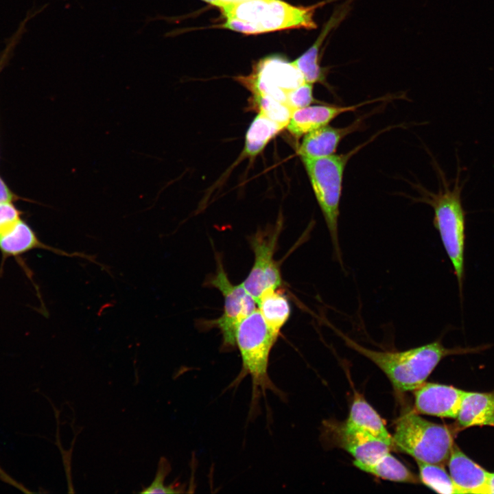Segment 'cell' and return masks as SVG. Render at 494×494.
<instances>
[{
  "label": "cell",
  "mask_w": 494,
  "mask_h": 494,
  "mask_svg": "<svg viewBox=\"0 0 494 494\" xmlns=\"http://www.w3.org/2000/svg\"><path fill=\"white\" fill-rule=\"evenodd\" d=\"M366 143H364L345 154L301 158L328 228L334 257L342 267L338 219L343 175L349 160Z\"/></svg>",
  "instance_id": "cell-5"
},
{
  "label": "cell",
  "mask_w": 494,
  "mask_h": 494,
  "mask_svg": "<svg viewBox=\"0 0 494 494\" xmlns=\"http://www.w3.org/2000/svg\"><path fill=\"white\" fill-rule=\"evenodd\" d=\"M345 423L369 433L386 443L392 449V436L387 430L383 420L375 409L357 392L355 393Z\"/></svg>",
  "instance_id": "cell-18"
},
{
  "label": "cell",
  "mask_w": 494,
  "mask_h": 494,
  "mask_svg": "<svg viewBox=\"0 0 494 494\" xmlns=\"http://www.w3.org/2000/svg\"><path fill=\"white\" fill-rule=\"evenodd\" d=\"M283 128L280 124L259 113L246 131L242 155L250 158L258 155Z\"/></svg>",
  "instance_id": "cell-21"
},
{
  "label": "cell",
  "mask_w": 494,
  "mask_h": 494,
  "mask_svg": "<svg viewBox=\"0 0 494 494\" xmlns=\"http://www.w3.org/2000/svg\"><path fill=\"white\" fill-rule=\"evenodd\" d=\"M35 248L51 250L60 255L83 258L99 265L108 272H110L105 266L95 261L94 256L80 252H67L45 244L38 239L31 227L22 220L12 230L0 236V250L5 255H19Z\"/></svg>",
  "instance_id": "cell-14"
},
{
  "label": "cell",
  "mask_w": 494,
  "mask_h": 494,
  "mask_svg": "<svg viewBox=\"0 0 494 494\" xmlns=\"http://www.w3.org/2000/svg\"><path fill=\"white\" fill-rule=\"evenodd\" d=\"M450 427L429 421L409 412L397 422L392 449L407 454L416 461L444 466L454 445Z\"/></svg>",
  "instance_id": "cell-6"
},
{
  "label": "cell",
  "mask_w": 494,
  "mask_h": 494,
  "mask_svg": "<svg viewBox=\"0 0 494 494\" xmlns=\"http://www.w3.org/2000/svg\"><path fill=\"white\" fill-rule=\"evenodd\" d=\"M25 22L21 24V26L19 28L18 32L14 34L13 38L8 43L6 47L0 54V73L5 67L8 62L9 61L14 48L16 45L23 32L24 30Z\"/></svg>",
  "instance_id": "cell-27"
},
{
  "label": "cell",
  "mask_w": 494,
  "mask_h": 494,
  "mask_svg": "<svg viewBox=\"0 0 494 494\" xmlns=\"http://www.w3.org/2000/svg\"><path fill=\"white\" fill-rule=\"evenodd\" d=\"M14 199V195L0 177V204L12 202Z\"/></svg>",
  "instance_id": "cell-28"
},
{
  "label": "cell",
  "mask_w": 494,
  "mask_h": 494,
  "mask_svg": "<svg viewBox=\"0 0 494 494\" xmlns=\"http://www.w3.org/2000/svg\"><path fill=\"white\" fill-rule=\"evenodd\" d=\"M330 326L344 340L346 345L364 355L387 376L395 389L399 392L414 390L425 382L439 362L451 355L476 353L487 348L445 347L441 341L401 351H375L366 348L348 337L331 325Z\"/></svg>",
  "instance_id": "cell-1"
},
{
  "label": "cell",
  "mask_w": 494,
  "mask_h": 494,
  "mask_svg": "<svg viewBox=\"0 0 494 494\" xmlns=\"http://www.w3.org/2000/svg\"><path fill=\"white\" fill-rule=\"evenodd\" d=\"M235 79L252 95H268L285 104L289 92L306 82L293 61L279 56L260 60L248 75Z\"/></svg>",
  "instance_id": "cell-7"
},
{
  "label": "cell",
  "mask_w": 494,
  "mask_h": 494,
  "mask_svg": "<svg viewBox=\"0 0 494 494\" xmlns=\"http://www.w3.org/2000/svg\"><path fill=\"white\" fill-rule=\"evenodd\" d=\"M381 100H384V97L346 106L309 105L294 110L287 128L291 134L296 138H299L315 129L328 125L331 121L342 113L355 111L364 105Z\"/></svg>",
  "instance_id": "cell-13"
},
{
  "label": "cell",
  "mask_w": 494,
  "mask_h": 494,
  "mask_svg": "<svg viewBox=\"0 0 494 494\" xmlns=\"http://www.w3.org/2000/svg\"><path fill=\"white\" fill-rule=\"evenodd\" d=\"M362 120H355L351 125L338 128L326 125L304 135L298 149L301 158H319L333 154L340 141L348 134L361 127Z\"/></svg>",
  "instance_id": "cell-16"
},
{
  "label": "cell",
  "mask_w": 494,
  "mask_h": 494,
  "mask_svg": "<svg viewBox=\"0 0 494 494\" xmlns=\"http://www.w3.org/2000/svg\"><path fill=\"white\" fill-rule=\"evenodd\" d=\"M336 444L348 451L354 461L370 464L390 452L391 447L383 440L345 423L331 427Z\"/></svg>",
  "instance_id": "cell-11"
},
{
  "label": "cell",
  "mask_w": 494,
  "mask_h": 494,
  "mask_svg": "<svg viewBox=\"0 0 494 494\" xmlns=\"http://www.w3.org/2000/svg\"><path fill=\"white\" fill-rule=\"evenodd\" d=\"M171 471L169 462L164 457L161 458L155 475L152 484L144 487L140 493H183V488L178 486V484L169 486L164 485V480Z\"/></svg>",
  "instance_id": "cell-24"
},
{
  "label": "cell",
  "mask_w": 494,
  "mask_h": 494,
  "mask_svg": "<svg viewBox=\"0 0 494 494\" xmlns=\"http://www.w3.org/2000/svg\"><path fill=\"white\" fill-rule=\"evenodd\" d=\"M464 392L451 386L425 382L414 390V412L456 419Z\"/></svg>",
  "instance_id": "cell-10"
},
{
  "label": "cell",
  "mask_w": 494,
  "mask_h": 494,
  "mask_svg": "<svg viewBox=\"0 0 494 494\" xmlns=\"http://www.w3.org/2000/svg\"><path fill=\"white\" fill-rule=\"evenodd\" d=\"M494 493V472L489 473L486 483V494Z\"/></svg>",
  "instance_id": "cell-29"
},
{
  "label": "cell",
  "mask_w": 494,
  "mask_h": 494,
  "mask_svg": "<svg viewBox=\"0 0 494 494\" xmlns=\"http://www.w3.org/2000/svg\"><path fill=\"white\" fill-rule=\"evenodd\" d=\"M281 231L280 222L269 229L258 231L249 237L255 259L242 284L256 302L263 293L280 288L283 284L280 266L274 259Z\"/></svg>",
  "instance_id": "cell-8"
},
{
  "label": "cell",
  "mask_w": 494,
  "mask_h": 494,
  "mask_svg": "<svg viewBox=\"0 0 494 494\" xmlns=\"http://www.w3.org/2000/svg\"><path fill=\"white\" fill-rule=\"evenodd\" d=\"M257 309L268 328L279 336L291 315V305L280 289L265 292L256 302Z\"/></svg>",
  "instance_id": "cell-19"
},
{
  "label": "cell",
  "mask_w": 494,
  "mask_h": 494,
  "mask_svg": "<svg viewBox=\"0 0 494 494\" xmlns=\"http://www.w3.org/2000/svg\"><path fill=\"white\" fill-rule=\"evenodd\" d=\"M21 220L19 211L12 202L0 204V236L12 230Z\"/></svg>",
  "instance_id": "cell-26"
},
{
  "label": "cell",
  "mask_w": 494,
  "mask_h": 494,
  "mask_svg": "<svg viewBox=\"0 0 494 494\" xmlns=\"http://www.w3.org/2000/svg\"><path fill=\"white\" fill-rule=\"evenodd\" d=\"M457 170L456 178L453 183H449L441 169H438L441 185L438 191L432 193L425 191L421 199L433 209V224L439 233L444 249L452 264L462 304L467 212L462 200L464 184L460 180L462 168L458 166Z\"/></svg>",
  "instance_id": "cell-3"
},
{
  "label": "cell",
  "mask_w": 494,
  "mask_h": 494,
  "mask_svg": "<svg viewBox=\"0 0 494 494\" xmlns=\"http://www.w3.org/2000/svg\"><path fill=\"white\" fill-rule=\"evenodd\" d=\"M202 1H204L210 5H212L213 6L217 7L218 3V0H201Z\"/></svg>",
  "instance_id": "cell-31"
},
{
  "label": "cell",
  "mask_w": 494,
  "mask_h": 494,
  "mask_svg": "<svg viewBox=\"0 0 494 494\" xmlns=\"http://www.w3.org/2000/svg\"><path fill=\"white\" fill-rule=\"evenodd\" d=\"M456 419L462 428L494 426V392L464 391Z\"/></svg>",
  "instance_id": "cell-17"
},
{
  "label": "cell",
  "mask_w": 494,
  "mask_h": 494,
  "mask_svg": "<svg viewBox=\"0 0 494 494\" xmlns=\"http://www.w3.org/2000/svg\"><path fill=\"white\" fill-rule=\"evenodd\" d=\"M252 104L259 113L277 122L283 128L287 127L292 111L283 102L263 95H252Z\"/></svg>",
  "instance_id": "cell-23"
},
{
  "label": "cell",
  "mask_w": 494,
  "mask_h": 494,
  "mask_svg": "<svg viewBox=\"0 0 494 494\" xmlns=\"http://www.w3.org/2000/svg\"><path fill=\"white\" fill-rule=\"evenodd\" d=\"M353 464L359 469L384 480L409 484L421 482L419 476L413 473L390 452L373 464L353 461Z\"/></svg>",
  "instance_id": "cell-20"
},
{
  "label": "cell",
  "mask_w": 494,
  "mask_h": 494,
  "mask_svg": "<svg viewBox=\"0 0 494 494\" xmlns=\"http://www.w3.org/2000/svg\"><path fill=\"white\" fill-rule=\"evenodd\" d=\"M351 0H346L337 7L329 19L324 25L319 36L312 45L293 61L301 72L306 82L321 83L329 87L326 81L327 71L320 64V51L329 34L344 21L351 10Z\"/></svg>",
  "instance_id": "cell-12"
},
{
  "label": "cell",
  "mask_w": 494,
  "mask_h": 494,
  "mask_svg": "<svg viewBox=\"0 0 494 494\" xmlns=\"http://www.w3.org/2000/svg\"><path fill=\"white\" fill-rule=\"evenodd\" d=\"M336 0H324L308 6H296L283 0H248L220 6L224 22L219 25L246 35L290 29L314 30L317 9Z\"/></svg>",
  "instance_id": "cell-2"
},
{
  "label": "cell",
  "mask_w": 494,
  "mask_h": 494,
  "mask_svg": "<svg viewBox=\"0 0 494 494\" xmlns=\"http://www.w3.org/2000/svg\"><path fill=\"white\" fill-rule=\"evenodd\" d=\"M248 0H218V3L217 7L219 8L220 6L225 4H234V3H238L241 2H244Z\"/></svg>",
  "instance_id": "cell-30"
},
{
  "label": "cell",
  "mask_w": 494,
  "mask_h": 494,
  "mask_svg": "<svg viewBox=\"0 0 494 494\" xmlns=\"http://www.w3.org/2000/svg\"><path fill=\"white\" fill-rule=\"evenodd\" d=\"M279 336L266 324L256 309L238 325L235 332V346L241 359V371L235 382L250 376L252 381V410L259 396L271 390L282 397L281 390L271 381L268 374L270 355Z\"/></svg>",
  "instance_id": "cell-4"
},
{
  "label": "cell",
  "mask_w": 494,
  "mask_h": 494,
  "mask_svg": "<svg viewBox=\"0 0 494 494\" xmlns=\"http://www.w3.org/2000/svg\"><path fill=\"white\" fill-rule=\"evenodd\" d=\"M447 464L449 475L461 494H486L489 472L469 458L455 443Z\"/></svg>",
  "instance_id": "cell-15"
},
{
  "label": "cell",
  "mask_w": 494,
  "mask_h": 494,
  "mask_svg": "<svg viewBox=\"0 0 494 494\" xmlns=\"http://www.w3.org/2000/svg\"><path fill=\"white\" fill-rule=\"evenodd\" d=\"M209 285L217 289L223 296V312L212 325L220 331L224 350H231L236 347L235 332L238 325L257 309L256 301L242 283L235 285L229 280L218 257L216 272L209 279Z\"/></svg>",
  "instance_id": "cell-9"
},
{
  "label": "cell",
  "mask_w": 494,
  "mask_h": 494,
  "mask_svg": "<svg viewBox=\"0 0 494 494\" xmlns=\"http://www.w3.org/2000/svg\"><path fill=\"white\" fill-rule=\"evenodd\" d=\"M421 482L433 491L443 494H460L450 475L443 465L416 461Z\"/></svg>",
  "instance_id": "cell-22"
},
{
  "label": "cell",
  "mask_w": 494,
  "mask_h": 494,
  "mask_svg": "<svg viewBox=\"0 0 494 494\" xmlns=\"http://www.w3.org/2000/svg\"><path fill=\"white\" fill-rule=\"evenodd\" d=\"M312 85L311 83L304 82L287 95L286 104L292 112L308 106L316 101Z\"/></svg>",
  "instance_id": "cell-25"
}]
</instances>
